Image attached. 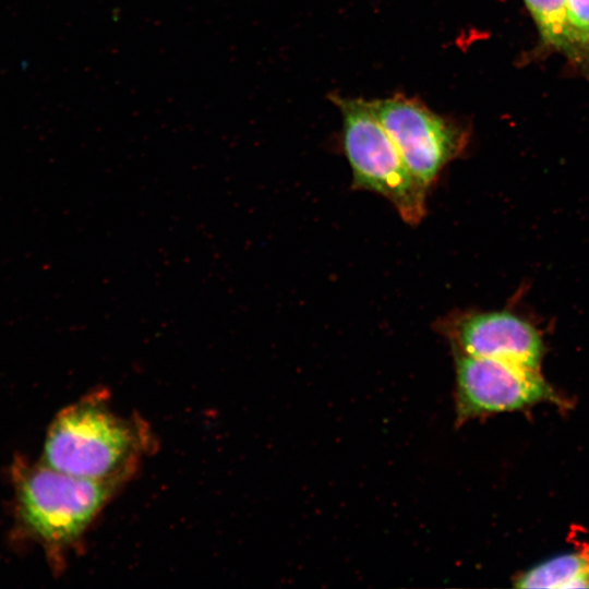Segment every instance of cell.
Returning a JSON list of instances; mask_svg holds the SVG:
<instances>
[{"instance_id": "obj_1", "label": "cell", "mask_w": 589, "mask_h": 589, "mask_svg": "<svg viewBox=\"0 0 589 589\" xmlns=\"http://www.w3.org/2000/svg\"><path fill=\"white\" fill-rule=\"evenodd\" d=\"M140 449L131 423L100 400L69 407L51 425L45 460L58 471L95 480L125 478Z\"/></svg>"}, {"instance_id": "obj_2", "label": "cell", "mask_w": 589, "mask_h": 589, "mask_svg": "<svg viewBox=\"0 0 589 589\" xmlns=\"http://www.w3.org/2000/svg\"><path fill=\"white\" fill-rule=\"evenodd\" d=\"M334 100L342 116V143L352 188L382 195L404 221L419 224L425 215L428 188L407 167L371 103L338 96Z\"/></svg>"}, {"instance_id": "obj_3", "label": "cell", "mask_w": 589, "mask_h": 589, "mask_svg": "<svg viewBox=\"0 0 589 589\" xmlns=\"http://www.w3.org/2000/svg\"><path fill=\"white\" fill-rule=\"evenodd\" d=\"M120 482L121 479L95 480L41 468L22 485V515L49 544H68L91 525Z\"/></svg>"}, {"instance_id": "obj_4", "label": "cell", "mask_w": 589, "mask_h": 589, "mask_svg": "<svg viewBox=\"0 0 589 589\" xmlns=\"http://www.w3.org/2000/svg\"><path fill=\"white\" fill-rule=\"evenodd\" d=\"M455 353L457 423L558 401L552 387L533 370L514 363Z\"/></svg>"}, {"instance_id": "obj_5", "label": "cell", "mask_w": 589, "mask_h": 589, "mask_svg": "<svg viewBox=\"0 0 589 589\" xmlns=\"http://www.w3.org/2000/svg\"><path fill=\"white\" fill-rule=\"evenodd\" d=\"M370 103L407 167L428 189L467 144L461 127L417 100L396 95Z\"/></svg>"}, {"instance_id": "obj_6", "label": "cell", "mask_w": 589, "mask_h": 589, "mask_svg": "<svg viewBox=\"0 0 589 589\" xmlns=\"http://www.w3.org/2000/svg\"><path fill=\"white\" fill-rule=\"evenodd\" d=\"M435 328L454 352L540 368L542 338L529 321L513 312L456 311L438 320Z\"/></svg>"}, {"instance_id": "obj_7", "label": "cell", "mask_w": 589, "mask_h": 589, "mask_svg": "<svg viewBox=\"0 0 589 589\" xmlns=\"http://www.w3.org/2000/svg\"><path fill=\"white\" fill-rule=\"evenodd\" d=\"M518 588H589V548L553 556L520 574Z\"/></svg>"}, {"instance_id": "obj_8", "label": "cell", "mask_w": 589, "mask_h": 589, "mask_svg": "<svg viewBox=\"0 0 589 589\" xmlns=\"http://www.w3.org/2000/svg\"><path fill=\"white\" fill-rule=\"evenodd\" d=\"M544 41L574 58L567 0H525Z\"/></svg>"}, {"instance_id": "obj_9", "label": "cell", "mask_w": 589, "mask_h": 589, "mask_svg": "<svg viewBox=\"0 0 589 589\" xmlns=\"http://www.w3.org/2000/svg\"><path fill=\"white\" fill-rule=\"evenodd\" d=\"M567 21L574 58L589 57V0H567Z\"/></svg>"}]
</instances>
